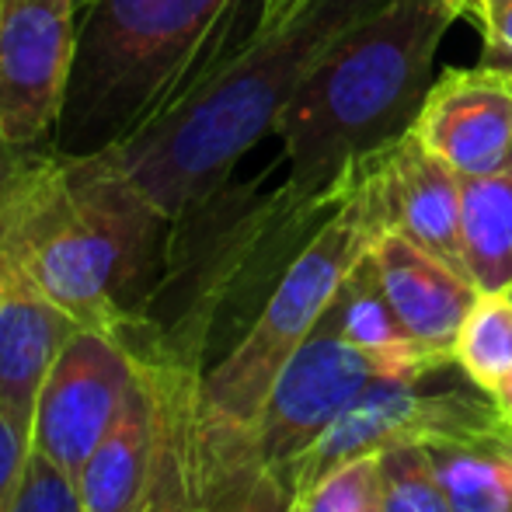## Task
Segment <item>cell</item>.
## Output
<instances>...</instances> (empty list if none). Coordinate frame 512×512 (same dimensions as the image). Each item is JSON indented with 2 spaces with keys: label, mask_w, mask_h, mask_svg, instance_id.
I'll list each match as a JSON object with an SVG mask.
<instances>
[{
  "label": "cell",
  "mask_w": 512,
  "mask_h": 512,
  "mask_svg": "<svg viewBox=\"0 0 512 512\" xmlns=\"http://www.w3.org/2000/svg\"><path fill=\"white\" fill-rule=\"evenodd\" d=\"M380 509L453 512L425 443H398L380 450Z\"/></svg>",
  "instance_id": "obj_19"
},
{
  "label": "cell",
  "mask_w": 512,
  "mask_h": 512,
  "mask_svg": "<svg viewBox=\"0 0 512 512\" xmlns=\"http://www.w3.org/2000/svg\"><path fill=\"white\" fill-rule=\"evenodd\" d=\"M307 0H262V11H258L255 32H272V28L286 25L297 11H304Z\"/></svg>",
  "instance_id": "obj_24"
},
{
  "label": "cell",
  "mask_w": 512,
  "mask_h": 512,
  "mask_svg": "<svg viewBox=\"0 0 512 512\" xmlns=\"http://www.w3.org/2000/svg\"><path fill=\"white\" fill-rule=\"evenodd\" d=\"M495 398H499V405L506 408V415L512 418V373H509L506 380H502L499 387H495Z\"/></svg>",
  "instance_id": "obj_27"
},
{
  "label": "cell",
  "mask_w": 512,
  "mask_h": 512,
  "mask_svg": "<svg viewBox=\"0 0 512 512\" xmlns=\"http://www.w3.org/2000/svg\"><path fill=\"white\" fill-rule=\"evenodd\" d=\"M380 157H366L352 192L290 262L244 338L199 377L196 478L199 512H272L251 471V432L293 352L335 304L349 272L391 230Z\"/></svg>",
  "instance_id": "obj_2"
},
{
  "label": "cell",
  "mask_w": 512,
  "mask_h": 512,
  "mask_svg": "<svg viewBox=\"0 0 512 512\" xmlns=\"http://www.w3.org/2000/svg\"><path fill=\"white\" fill-rule=\"evenodd\" d=\"M457 366L495 394L512 373V300L509 293H481L453 345Z\"/></svg>",
  "instance_id": "obj_18"
},
{
  "label": "cell",
  "mask_w": 512,
  "mask_h": 512,
  "mask_svg": "<svg viewBox=\"0 0 512 512\" xmlns=\"http://www.w3.org/2000/svg\"><path fill=\"white\" fill-rule=\"evenodd\" d=\"M133 377L136 359L119 338L95 328L74 331L42 380L32 415V453L77 481L112 429Z\"/></svg>",
  "instance_id": "obj_9"
},
{
  "label": "cell",
  "mask_w": 512,
  "mask_h": 512,
  "mask_svg": "<svg viewBox=\"0 0 512 512\" xmlns=\"http://www.w3.org/2000/svg\"><path fill=\"white\" fill-rule=\"evenodd\" d=\"M28 457H32V443L0 415V512H14L18 506Z\"/></svg>",
  "instance_id": "obj_22"
},
{
  "label": "cell",
  "mask_w": 512,
  "mask_h": 512,
  "mask_svg": "<svg viewBox=\"0 0 512 512\" xmlns=\"http://www.w3.org/2000/svg\"><path fill=\"white\" fill-rule=\"evenodd\" d=\"M506 422H509V436H512V418L509 415H506Z\"/></svg>",
  "instance_id": "obj_29"
},
{
  "label": "cell",
  "mask_w": 512,
  "mask_h": 512,
  "mask_svg": "<svg viewBox=\"0 0 512 512\" xmlns=\"http://www.w3.org/2000/svg\"><path fill=\"white\" fill-rule=\"evenodd\" d=\"M14 512H88V509H84L74 481L60 467L42 460L39 453H32L25 467V478H21V495Z\"/></svg>",
  "instance_id": "obj_21"
},
{
  "label": "cell",
  "mask_w": 512,
  "mask_h": 512,
  "mask_svg": "<svg viewBox=\"0 0 512 512\" xmlns=\"http://www.w3.org/2000/svg\"><path fill=\"white\" fill-rule=\"evenodd\" d=\"M25 150H18L11 140L4 136V129H0V203L7 199V192H11L14 178L21 175V164H25Z\"/></svg>",
  "instance_id": "obj_25"
},
{
  "label": "cell",
  "mask_w": 512,
  "mask_h": 512,
  "mask_svg": "<svg viewBox=\"0 0 512 512\" xmlns=\"http://www.w3.org/2000/svg\"><path fill=\"white\" fill-rule=\"evenodd\" d=\"M380 499V453H363L328 471L283 512H363Z\"/></svg>",
  "instance_id": "obj_20"
},
{
  "label": "cell",
  "mask_w": 512,
  "mask_h": 512,
  "mask_svg": "<svg viewBox=\"0 0 512 512\" xmlns=\"http://www.w3.org/2000/svg\"><path fill=\"white\" fill-rule=\"evenodd\" d=\"M171 216L115 150H28L0 203V244L81 328L126 342L164 272Z\"/></svg>",
  "instance_id": "obj_1"
},
{
  "label": "cell",
  "mask_w": 512,
  "mask_h": 512,
  "mask_svg": "<svg viewBox=\"0 0 512 512\" xmlns=\"http://www.w3.org/2000/svg\"><path fill=\"white\" fill-rule=\"evenodd\" d=\"M387 213L391 227L446 262L450 269L464 272V241H460V175L432 154L415 129H408L394 147L380 157Z\"/></svg>",
  "instance_id": "obj_14"
},
{
  "label": "cell",
  "mask_w": 512,
  "mask_h": 512,
  "mask_svg": "<svg viewBox=\"0 0 512 512\" xmlns=\"http://www.w3.org/2000/svg\"><path fill=\"white\" fill-rule=\"evenodd\" d=\"M77 0H0V129L18 150L53 140L77 53Z\"/></svg>",
  "instance_id": "obj_10"
},
{
  "label": "cell",
  "mask_w": 512,
  "mask_h": 512,
  "mask_svg": "<svg viewBox=\"0 0 512 512\" xmlns=\"http://www.w3.org/2000/svg\"><path fill=\"white\" fill-rule=\"evenodd\" d=\"M324 328L338 331L345 342L359 345L366 352H380V356H415V352H436L429 345L415 342L398 321L391 300H387L384 286H380L377 265L366 255L349 279L338 290L335 304L324 314Z\"/></svg>",
  "instance_id": "obj_17"
},
{
  "label": "cell",
  "mask_w": 512,
  "mask_h": 512,
  "mask_svg": "<svg viewBox=\"0 0 512 512\" xmlns=\"http://www.w3.org/2000/svg\"><path fill=\"white\" fill-rule=\"evenodd\" d=\"M136 377L102 436L77 495L88 512H199L196 394L199 370L136 356Z\"/></svg>",
  "instance_id": "obj_6"
},
{
  "label": "cell",
  "mask_w": 512,
  "mask_h": 512,
  "mask_svg": "<svg viewBox=\"0 0 512 512\" xmlns=\"http://www.w3.org/2000/svg\"><path fill=\"white\" fill-rule=\"evenodd\" d=\"M436 370L373 380L342 411V418L290 467L279 488L283 509L310 492L328 471L363 453H380L398 443H467V439L495 436L506 429V408L492 391L474 384L467 373L460 384L436 387V380H429Z\"/></svg>",
  "instance_id": "obj_8"
},
{
  "label": "cell",
  "mask_w": 512,
  "mask_h": 512,
  "mask_svg": "<svg viewBox=\"0 0 512 512\" xmlns=\"http://www.w3.org/2000/svg\"><path fill=\"white\" fill-rule=\"evenodd\" d=\"M370 258L408 335L436 352H453L474 300L481 297L471 279L394 227L377 237Z\"/></svg>",
  "instance_id": "obj_13"
},
{
  "label": "cell",
  "mask_w": 512,
  "mask_h": 512,
  "mask_svg": "<svg viewBox=\"0 0 512 512\" xmlns=\"http://www.w3.org/2000/svg\"><path fill=\"white\" fill-rule=\"evenodd\" d=\"M446 4H450L460 18H471V21L481 18V0H446Z\"/></svg>",
  "instance_id": "obj_26"
},
{
  "label": "cell",
  "mask_w": 512,
  "mask_h": 512,
  "mask_svg": "<svg viewBox=\"0 0 512 512\" xmlns=\"http://www.w3.org/2000/svg\"><path fill=\"white\" fill-rule=\"evenodd\" d=\"M509 300H512V290H509Z\"/></svg>",
  "instance_id": "obj_30"
},
{
  "label": "cell",
  "mask_w": 512,
  "mask_h": 512,
  "mask_svg": "<svg viewBox=\"0 0 512 512\" xmlns=\"http://www.w3.org/2000/svg\"><path fill=\"white\" fill-rule=\"evenodd\" d=\"M429 453L453 512H512L509 422L495 436L467 443H429Z\"/></svg>",
  "instance_id": "obj_16"
},
{
  "label": "cell",
  "mask_w": 512,
  "mask_h": 512,
  "mask_svg": "<svg viewBox=\"0 0 512 512\" xmlns=\"http://www.w3.org/2000/svg\"><path fill=\"white\" fill-rule=\"evenodd\" d=\"M363 512H384V509H380V499H377V502H370V506H366Z\"/></svg>",
  "instance_id": "obj_28"
},
{
  "label": "cell",
  "mask_w": 512,
  "mask_h": 512,
  "mask_svg": "<svg viewBox=\"0 0 512 512\" xmlns=\"http://www.w3.org/2000/svg\"><path fill=\"white\" fill-rule=\"evenodd\" d=\"M411 129L464 178L512 168V70H446Z\"/></svg>",
  "instance_id": "obj_11"
},
{
  "label": "cell",
  "mask_w": 512,
  "mask_h": 512,
  "mask_svg": "<svg viewBox=\"0 0 512 512\" xmlns=\"http://www.w3.org/2000/svg\"><path fill=\"white\" fill-rule=\"evenodd\" d=\"M453 352H415V356H380L345 342L338 331L317 324V331L293 352L279 373L269 401L251 432V471L258 492L272 512H283V478L290 467L342 418V411L384 377H415L453 363Z\"/></svg>",
  "instance_id": "obj_7"
},
{
  "label": "cell",
  "mask_w": 512,
  "mask_h": 512,
  "mask_svg": "<svg viewBox=\"0 0 512 512\" xmlns=\"http://www.w3.org/2000/svg\"><path fill=\"white\" fill-rule=\"evenodd\" d=\"M478 25L485 28L488 49L512 60V0H481Z\"/></svg>",
  "instance_id": "obj_23"
},
{
  "label": "cell",
  "mask_w": 512,
  "mask_h": 512,
  "mask_svg": "<svg viewBox=\"0 0 512 512\" xmlns=\"http://www.w3.org/2000/svg\"><path fill=\"white\" fill-rule=\"evenodd\" d=\"M244 0H91L49 147L95 154L126 143L223 60Z\"/></svg>",
  "instance_id": "obj_5"
},
{
  "label": "cell",
  "mask_w": 512,
  "mask_h": 512,
  "mask_svg": "<svg viewBox=\"0 0 512 512\" xmlns=\"http://www.w3.org/2000/svg\"><path fill=\"white\" fill-rule=\"evenodd\" d=\"M464 269L478 293L512 290V168L460 175Z\"/></svg>",
  "instance_id": "obj_15"
},
{
  "label": "cell",
  "mask_w": 512,
  "mask_h": 512,
  "mask_svg": "<svg viewBox=\"0 0 512 512\" xmlns=\"http://www.w3.org/2000/svg\"><path fill=\"white\" fill-rule=\"evenodd\" d=\"M457 18L446 0H387L317 63L272 133L293 189H335L359 161L415 126Z\"/></svg>",
  "instance_id": "obj_4"
},
{
  "label": "cell",
  "mask_w": 512,
  "mask_h": 512,
  "mask_svg": "<svg viewBox=\"0 0 512 512\" xmlns=\"http://www.w3.org/2000/svg\"><path fill=\"white\" fill-rule=\"evenodd\" d=\"M81 324L39 290L0 244V415L32 443L42 380Z\"/></svg>",
  "instance_id": "obj_12"
},
{
  "label": "cell",
  "mask_w": 512,
  "mask_h": 512,
  "mask_svg": "<svg viewBox=\"0 0 512 512\" xmlns=\"http://www.w3.org/2000/svg\"><path fill=\"white\" fill-rule=\"evenodd\" d=\"M387 0H307L272 32H251L168 112L115 150L122 168L178 220L234 178L244 154L276 133L314 67Z\"/></svg>",
  "instance_id": "obj_3"
}]
</instances>
